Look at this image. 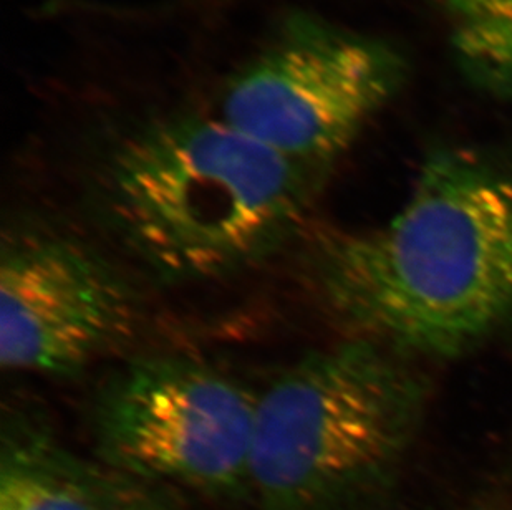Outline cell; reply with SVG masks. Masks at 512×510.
Instances as JSON below:
<instances>
[{"instance_id": "cell-1", "label": "cell", "mask_w": 512, "mask_h": 510, "mask_svg": "<svg viewBox=\"0 0 512 510\" xmlns=\"http://www.w3.org/2000/svg\"><path fill=\"white\" fill-rule=\"evenodd\" d=\"M305 282L347 338L453 358L512 325V164L451 148L382 226L305 232Z\"/></svg>"}, {"instance_id": "cell-2", "label": "cell", "mask_w": 512, "mask_h": 510, "mask_svg": "<svg viewBox=\"0 0 512 510\" xmlns=\"http://www.w3.org/2000/svg\"><path fill=\"white\" fill-rule=\"evenodd\" d=\"M324 178L219 116H165L108 146L93 207L151 277L194 284L251 269L304 237Z\"/></svg>"}, {"instance_id": "cell-3", "label": "cell", "mask_w": 512, "mask_h": 510, "mask_svg": "<svg viewBox=\"0 0 512 510\" xmlns=\"http://www.w3.org/2000/svg\"><path fill=\"white\" fill-rule=\"evenodd\" d=\"M428 403L410 360L355 338L307 353L257 395L259 510H337L397 469Z\"/></svg>"}, {"instance_id": "cell-4", "label": "cell", "mask_w": 512, "mask_h": 510, "mask_svg": "<svg viewBox=\"0 0 512 510\" xmlns=\"http://www.w3.org/2000/svg\"><path fill=\"white\" fill-rule=\"evenodd\" d=\"M257 395L214 366L178 355L113 371L92 405L100 461L141 481L241 496L251 487Z\"/></svg>"}, {"instance_id": "cell-5", "label": "cell", "mask_w": 512, "mask_h": 510, "mask_svg": "<svg viewBox=\"0 0 512 510\" xmlns=\"http://www.w3.org/2000/svg\"><path fill=\"white\" fill-rule=\"evenodd\" d=\"M401 73L400 57L380 40L294 12L229 78L219 118L327 174L395 93Z\"/></svg>"}, {"instance_id": "cell-6", "label": "cell", "mask_w": 512, "mask_h": 510, "mask_svg": "<svg viewBox=\"0 0 512 510\" xmlns=\"http://www.w3.org/2000/svg\"><path fill=\"white\" fill-rule=\"evenodd\" d=\"M138 322L135 290L92 244L40 222L5 229L0 252L5 370L78 375L125 347Z\"/></svg>"}, {"instance_id": "cell-7", "label": "cell", "mask_w": 512, "mask_h": 510, "mask_svg": "<svg viewBox=\"0 0 512 510\" xmlns=\"http://www.w3.org/2000/svg\"><path fill=\"white\" fill-rule=\"evenodd\" d=\"M163 489L72 453L35 414L4 418L0 510H163Z\"/></svg>"}, {"instance_id": "cell-8", "label": "cell", "mask_w": 512, "mask_h": 510, "mask_svg": "<svg viewBox=\"0 0 512 510\" xmlns=\"http://www.w3.org/2000/svg\"><path fill=\"white\" fill-rule=\"evenodd\" d=\"M451 42L464 72L498 97H512V0H445Z\"/></svg>"}, {"instance_id": "cell-9", "label": "cell", "mask_w": 512, "mask_h": 510, "mask_svg": "<svg viewBox=\"0 0 512 510\" xmlns=\"http://www.w3.org/2000/svg\"><path fill=\"white\" fill-rule=\"evenodd\" d=\"M459 510H504V509H496V507L489 506H476V507H466V509Z\"/></svg>"}]
</instances>
